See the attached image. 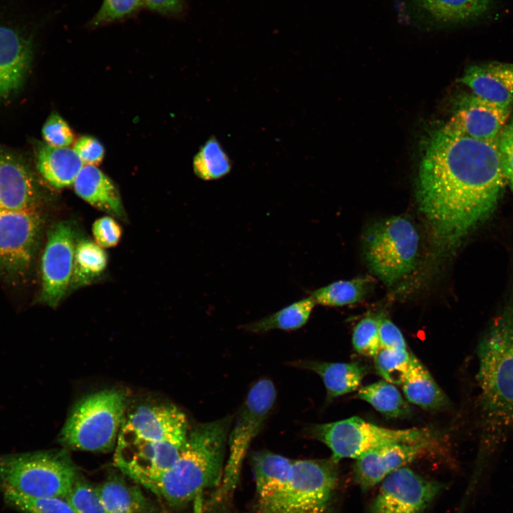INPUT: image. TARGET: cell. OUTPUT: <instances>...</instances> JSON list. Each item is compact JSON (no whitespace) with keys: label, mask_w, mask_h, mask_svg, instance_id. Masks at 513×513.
<instances>
[{"label":"cell","mask_w":513,"mask_h":513,"mask_svg":"<svg viewBox=\"0 0 513 513\" xmlns=\"http://www.w3.org/2000/svg\"><path fill=\"white\" fill-rule=\"evenodd\" d=\"M498 142L447 123L425 138L417 196L438 254L455 250L496 207L506 182Z\"/></svg>","instance_id":"cell-1"},{"label":"cell","mask_w":513,"mask_h":513,"mask_svg":"<svg viewBox=\"0 0 513 513\" xmlns=\"http://www.w3.org/2000/svg\"><path fill=\"white\" fill-rule=\"evenodd\" d=\"M481 433L486 459L513 430V303L494 320L478 347Z\"/></svg>","instance_id":"cell-2"},{"label":"cell","mask_w":513,"mask_h":513,"mask_svg":"<svg viewBox=\"0 0 513 513\" xmlns=\"http://www.w3.org/2000/svg\"><path fill=\"white\" fill-rule=\"evenodd\" d=\"M232 420L227 415L197 425L188 434L178 459L169 470L132 480L171 506L188 504L204 489L221 484Z\"/></svg>","instance_id":"cell-3"},{"label":"cell","mask_w":513,"mask_h":513,"mask_svg":"<svg viewBox=\"0 0 513 513\" xmlns=\"http://www.w3.org/2000/svg\"><path fill=\"white\" fill-rule=\"evenodd\" d=\"M125 395L104 390L81 400L70 413L60 435L67 447L83 451H109L117 443L125 416Z\"/></svg>","instance_id":"cell-4"},{"label":"cell","mask_w":513,"mask_h":513,"mask_svg":"<svg viewBox=\"0 0 513 513\" xmlns=\"http://www.w3.org/2000/svg\"><path fill=\"white\" fill-rule=\"evenodd\" d=\"M78 477L62 451L0 455V485L27 496L65 499Z\"/></svg>","instance_id":"cell-5"},{"label":"cell","mask_w":513,"mask_h":513,"mask_svg":"<svg viewBox=\"0 0 513 513\" xmlns=\"http://www.w3.org/2000/svg\"><path fill=\"white\" fill-rule=\"evenodd\" d=\"M419 235L405 216H393L373 223L363 239L366 261L370 271L391 286L415 268Z\"/></svg>","instance_id":"cell-6"},{"label":"cell","mask_w":513,"mask_h":513,"mask_svg":"<svg viewBox=\"0 0 513 513\" xmlns=\"http://www.w3.org/2000/svg\"><path fill=\"white\" fill-rule=\"evenodd\" d=\"M307 435L325 444L332 452L331 459H357L380 447L397 443L432 444L434 434L425 428L389 429L352 417L333 423L314 424Z\"/></svg>","instance_id":"cell-7"},{"label":"cell","mask_w":513,"mask_h":513,"mask_svg":"<svg viewBox=\"0 0 513 513\" xmlns=\"http://www.w3.org/2000/svg\"><path fill=\"white\" fill-rule=\"evenodd\" d=\"M337 463L325 460H293L287 482L258 513H326L337 482Z\"/></svg>","instance_id":"cell-8"},{"label":"cell","mask_w":513,"mask_h":513,"mask_svg":"<svg viewBox=\"0 0 513 513\" xmlns=\"http://www.w3.org/2000/svg\"><path fill=\"white\" fill-rule=\"evenodd\" d=\"M276 396L275 386L267 378L258 380L250 388L229 433V457L221 482L220 498L234 489L248 448L262 429L274 406Z\"/></svg>","instance_id":"cell-9"},{"label":"cell","mask_w":513,"mask_h":513,"mask_svg":"<svg viewBox=\"0 0 513 513\" xmlns=\"http://www.w3.org/2000/svg\"><path fill=\"white\" fill-rule=\"evenodd\" d=\"M0 3V99L23 84L33 54L35 25L28 14Z\"/></svg>","instance_id":"cell-10"},{"label":"cell","mask_w":513,"mask_h":513,"mask_svg":"<svg viewBox=\"0 0 513 513\" xmlns=\"http://www.w3.org/2000/svg\"><path fill=\"white\" fill-rule=\"evenodd\" d=\"M36 208L0 210V273L18 278L31 266L41 229Z\"/></svg>","instance_id":"cell-11"},{"label":"cell","mask_w":513,"mask_h":513,"mask_svg":"<svg viewBox=\"0 0 513 513\" xmlns=\"http://www.w3.org/2000/svg\"><path fill=\"white\" fill-rule=\"evenodd\" d=\"M443 484L403 467L388 475L366 513H425Z\"/></svg>","instance_id":"cell-12"},{"label":"cell","mask_w":513,"mask_h":513,"mask_svg":"<svg viewBox=\"0 0 513 513\" xmlns=\"http://www.w3.org/2000/svg\"><path fill=\"white\" fill-rule=\"evenodd\" d=\"M76 234L71 224L61 222L48 233L41 259L42 302L56 307L70 289L76 246Z\"/></svg>","instance_id":"cell-13"},{"label":"cell","mask_w":513,"mask_h":513,"mask_svg":"<svg viewBox=\"0 0 513 513\" xmlns=\"http://www.w3.org/2000/svg\"><path fill=\"white\" fill-rule=\"evenodd\" d=\"M188 427L186 415L175 405H142L124 418L118 440L185 443Z\"/></svg>","instance_id":"cell-14"},{"label":"cell","mask_w":513,"mask_h":513,"mask_svg":"<svg viewBox=\"0 0 513 513\" xmlns=\"http://www.w3.org/2000/svg\"><path fill=\"white\" fill-rule=\"evenodd\" d=\"M511 107L499 105L474 93L457 100L453 115L447 123L458 132L483 141L498 142L510 118Z\"/></svg>","instance_id":"cell-15"},{"label":"cell","mask_w":513,"mask_h":513,"mask_svg":"<svg viewBox=\"0 0 513 513\" xmlns=\"http://www.w3.org/2000/svg\"><path fill=\"white\" fill-rule=\"evenodd\" d=\"M185 443L118 440L115 465L130 479L138 475H158L175 464Z\"/></svg>","instance_id":"cell-16"},{"label":"cell","mask_w":513,"mask_h":513,"mask_svg":"<svg viewBox=\"0 0 513 513\" xmlns=\"http://www.w3.org/2000/svg\"><path fill=\"white\" fill-rule=\"evenodd\" d=\"M431 445L397 443L373 450L356 459L354 480L363 491H367L393 471L413 461Z\"/></svg>","instance_id":"cell-17"},{"label":"cell","mask_w":513,"mask_h":513,"mask_svg":"<svg viewBox=\"0 0 513 513\" xmlns=\"http://www.w3.org/2000/svg\"><path fill=\"white\" fill-rule=\"evenodd\" d=\"M38 197L36 183L26 162L0 146V210L36 208Z\"/></svg>","instance_id":"cell-18"},{"label":"cell","mask_w":513,"mask_h":513,"mask_svg":"<svg viewBox=\"0 0 513 513\" xmlns=\"http://www.w3.org/2000/svg\"><path fill=\"white\" fill-rule=\"evenodd\" d=\"M460 81L484 99L507 107L513 103V63L474 65L467 68Z\"/></svg>","instance_id":"cell-19"},{"label":"cell","mask_w":513,"mask_h":513,"mask_svg":"<svg viewBox=\"0 0 513 513\" xmlns=\"http://www.w3.org/2000/svg\"><path fill=\"white\" fill-rule=\"evenodd\" d=\"M416 14L435 26L475 21L485 15L494 0H409Z\"/></svg>","instance_id":"cell-20"},{"label":"cell","mask_w":513,"mask_h":513,"mask_svg":"<svg viewBox=\"0 0 513 513\" xmlns=\"http://www.w3.org/2000/svg\"><path fill=\"white\" fill-rule=\"evenodd\" d=\"M76 195L110 216L124 217L120 193L113 181L94 165H84L73 182Z\"/></svg>","instance_id":"cell-21"},{"label":"cell","mask_w":513,"mask_h":513,"mask_svg":"<svg viewBox=\"0 0 513 513\" xmlns=\"http://www.w3.org/2000/svg\"><path fill=\"white\" fill-rule=\"evenodd\" d=\"M293 460L269 451L254 453L252 466L257 494V509L271 502L287 482Z\"/></svg>","instance_id":"cell-22"},{"label":"cell","mask_w":513,"mask_h":513,"mask_svg":"<svg viewBox=\"0 0 513 513\" xmlns=\"http://www.w3.org/2000/svg\"><path fill=\"white\" fill-rule=\"evenodd\" d=\"M291 366L313 371L322 379L327 399L355 391L367 372L358 362L331 363L314 360H299L290 363Z\"/></svg>","instance_id":"cell-23"},{"label":"cell","mask_w":513,"mask_h":513,"mask_svg":"<svg viewBox=\"0 0 513 513\" xmlns=\"http://www.w3.org/2000/svg\"><path fill=\"white\" fill-rule=\"evenodd\" d=\"M84 166L73 149L43 145L37 155V169L51 186L61 189L73 185Z\"/></svg>","instance_id":"cell-24"},{"label":"cell","mask_w":513,"mask_h":513,"mask_svg":"<svg viewBox=\"0 0 513 513\" xmlns=\"http://www.w3.org/2000/svg\"><path fill=\"white\" fill-rule=\"evenodd\" d=\"M407 400L426 410H440L449 400L427 368L413 356L408 375L402 384Z\"/></svg>","instance_id":"cell-25"},{"label":"cell","mask_w":513,"mask_h":513,"mask_svg":"<svg viewBox=\"0 0 513 513\" xmlns=\"http://www.w3.org/2000/svg\"><path fill=\"white\" fill-rule=\"evenodd\" d=\"M95 489L107 513H148V504L139 487L119 477L109 478Z\"/></svg>","instance_id":"cell-26"},{"label":"cell","mask_w":513,"mask_h":513,"mask_svg":"<svg viewBox=\"0 0 513 513\" xmlns=\"http://www.w3.org/2000/svg\"><path fill=\"white\" fill-rule=\"evenodd\" d=\"M315 302L309 296L284 307L259 320L243 326L246 331L263 333L271 330L294 331L304 326L309 321Z\"/></svg>","instance_id":"cell-27"},{"label":"cell","mask_w":513,"mask_h":513,"mask_svg":"<svg viewBox=\"0 0 513 513\" xmlns=\"http://www.w3.org/2000/svg\"><path fill=\"white\" fill-rule=\"evenodd\" d=\"M373 287L370 276H360L350 280H340L318 288L311 293L315 304L338 307L363 301Z\"/></svg>","instance_id":"cell-28"},{"label":"cell","mask_w":513,"mask_h":513,"mask_svg":"<svg viewBox=\"0 0 513 513\" xmlns=\"http://www.w3.org/2000/svg\"><path fill=\"white\" fill-rule=\"evenodd\" d=\"M108 255L95 241L83 239L77 242L70 289H74L91 283L105 271Z\"/></svg>","instance_id":"cell-29"},{"label":"cell","mask_w":513,"mask_h":513,"mask_svg":"<svg viewBox=\"0 0 513 513\" xmlns=\"http://www.w3.org/2000/svg\"><path fill=\"white\" fill-rule=\"evenodd\" d=\"M357 396L389 418H405L411 414V408L399 390L387 381L366 385L359 390Z\"/></svg>","instance_id":"cell-30"},{"label":"cell","mask_w":513,"mask_h":513,"mask_svg":"<svg viewBox=\"0 0 513 513\" xmlns=\"http://www.w3.org/2000/svg\"><path fill=\"white\" fill-rule=\"evenodd\" d=\"M195 175L204 180H214L226 176L232 170V162L214 138H209L200 147L193 160Z\"/></svg>","instance_id":"cell-31"},{"label":"cell","mask_w":513,"mask_h":513,"mask_svg":"<svg viewBox=\"0 0 513 513\" xmlns=\"http://www.w3.org/2000/svg\"><path fill=\"white\" fill-rule=\"evenodd\" d=\"M5 502L22 513H76L64 498L30 497L1 485Z\"/></svg>","instance_id":"cell-32"},{"label":"cell","mask_w":513,"mask_h":513,"mask_svg":"<svg viewBox=\"0 0 513 513\" xmlns=\"http://www.w3.org/2000/svg\"><path fill=\"white\" fill-rule=\"evenodd\" d=\"M373 358L375 370L385 381L402 385L410 368L413 355L407 349L380 348Z\"/></svg>","instance_id":"cell-33"},{"label":"cell","mask_w":513,"mask_h":513,"mask_svg":"<svg viewBox=\"0 0 513 513\" xmlns=\"http://www.w3.org/2000/svg\"><path fill=\"white\" fill-rule=\"evenodd\" d=\"M145 6L144 0H103V2L88 22L90 28L99 27L129 17Z\"/></svg>","instance_id":"cell-34"},{"label":"cell","mask_w":513,"mask_h":513,"mask_svg":"<svg viewBox=\"0 0 513 513\" xmlns=\"http://www.w3.org/2000/svg\"><path fill=\"white\" fill-rule=\"evenodd\" d=\"M378 328V316H366L356 324L352 343L358 353L373 357L377 353L380 348Z\"/></svg>","instance_id":"cell-35"},{"label":"cell","mask_w":513,"mask_h":513,"mask_svg":"<svg viewBox=\"0 0 513 513\" xmlns=\"http://www.w3.org/2000/svg\"><path fill=\"white\" fill-rule=\"evenodd\" d=\"M65 499L76 513H107L95 487L80 477Z\"/></svg>","instance_id":"cell-36"},{"label":"cell","mask_w":513,"mask_h":513,"mask_svg":"<svg viewBox=\"0 0 513 513\" xmlns=\"http://www.w3.org/2000/svg\"><path fill=\"white\" fill-rule=\"evenodd\" d=\"M41 133L46 144L57 147H68L74 139L71 128L58 113H52L48 117Z\"/></svg>","instance_id":"cell-37"},{"label":"cell","mask_w":513,"mask_h":513,"mask_svg":"<svg viewBox=\"0 0 513 513\" xmlns=\"http://www.w3.org/2000/svg\"><path fill=\"white\" fill-rule=\"evenodd\" d=\"M95 242L103 249L116 246L122 237V228L117 221L108 215L97 219L93 224Z\"/></svg>","instance_id":"cell-38"},{"label":"cell","mask_w":513,"mask_h":513,"mask_svg":"<svg viewBox=\"0 0 513 513\" xmlns=\"http://www.w3.org/2000/svg\"><path fill=\"white\" fill-rule=\"evenodd\" d=\"M498 144L506 182L513 191V117L504 127Z\"/></svg>","instance_id":"cell-39"},{"label":"cell","mask_w":513,"mask_h":513,"mask_svg":"<svg viewBox=\"0 0 513 513\" xmlns=\"http://www.w3.org/2000/svg\"><path fill=\"white\" fill-rule=\"evenodd\" d=\"M74 151L80 157L84 165H99L105 154V150L101 142L91 136H82L76 142Z\"/></svg>","instance_id":"cell-40"},{"label":"cell","mask_w":513,"mask_h":513,"mask_svg":"<svg viewBox=\"0 0 513 513\" xmlns=\"http://www.w3.org/2000/svg\"><path fill=\"white\" fill-rule=\"evenodd\" d=\"M378 318L380 348L406 350V342L397 326L385 316H379Z\"/></svg>","instance_id":"cell-41"},{"label":"cell","mask_w":513,"mask_h":513,"mask_svg":"<svg viewBox=\"0 0 513 513\" xmlns=\"http://www.w3.org/2000/svg\"><path fill=\"white\" fill-rule=\"evenodd\" d=\"M145 5L160 14L177 17L185 11L184 0H144Z\"/></svg>","instance_id":"cell-42"}]
</instances>
